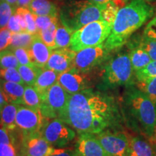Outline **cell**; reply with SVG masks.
<instances>
[{
    "label": "cell",
    "mask_w": 156,
    "mask_h": 156,
    "mask_svg": "<svg viewBox=\"0 0 156 156\" xmlns=\"http://www.w3.org/2000/svg\"><path fill=\"white\" fill-rule=\"evenodd\" d=\"M136 81H142L156 77V61H152L145 67L134 72Z\"/></svg>",
    "instance_id": "obj_32"
},
{
    "label": "cell",
    "mask_w": 156,
    "mask_h": 156,
    "mask_svg": "<svg viewBox=\"0 0 156 156\" xmlns=\"http://www.w3.org/2000/svg\"><path fill=\"white\" fill-rule=\"evenodd\" d=\"M77 156H108L96 136L93 134H80L76 144Z\"/></svg>",
    "instance_id": "obj_14"
},
{
    "label": "cell",
    "mask_w": 156,
    "mask_h": 156,
    "mask_svg": "<svg viewBox=\"0 0 156 156\" xmlns=\"http://www.w3.org/2000/svg\"><path fill=\"white\" fill-rule=\"evenodd\" d=\"M34 35L23 31L20 33H12L10 45L8 48H29L34 38Z\"/></svg>",
    "instance_id": "obj_23"
},
{
    "label": "cell",
    "mask_w": 156,
    "mask_h": 156,
    "mask_svg": "<svg viewBox=\"0 0 156 156\" xmlns=\"http://www.w3.org/2000/svg\"><path fill=\"white\" fill-rule=\"evenodd\" d=\"M76 51L69 48H56L52 51L45 69H51L58 74L63 73L73 67Z\"/></svg>",
    "instance_id": "obj_13"
},
{
    "label": "cell",
    "mask_w": 156,
    "mask_h": 156,
    "mask_svg": "<svg viewBox=\"0 0 156 156\" xmlns=\"http://www.w3.org/2000/svg\"><path fill=\"white\" fill-rule=\"evenodd\" d=\"M1 109H2V108H1V107H0V111H1Z\"/></svg>",
    "instance_id": "obj_48"
},
{
    "label": "cell",
    "mask_w": 156,
    "mask_h": 156,
    "mask_svg": "<svg viewBox=\"0 0 156 156\" xmlns=\"http://www.w3.org/2000/svg\"><path fill=\"white\" fill-rule=\"evenodd\" d=\"M146 2H148V3H150V2H154V1H156V0H145Z\"/></svg>",
    "instance_id": "obj_46"
},
{
    "label": "cell",
    "mask_w": 156,
    "mask_h": 156,
    "mask_svg": "<svg viewBox=\"0 0 156 156\" xmlns=\"http://www.w3.org/2000/svg\"><path fill=\"white\" fill-rule=\"evenodd\" d=\"M15 156H20V155H15Z\"/></svg>",
    "instance_id": "obj_47"
},
{
    "label": "cell",
    "mask_w": 156,
    "mask_h": 156,
    "mask_svg": "<svg viewBox=\"0 0 156 156\" xmlns=\"http://www.w3.org/2000/svg\"><path fill=\"white\" fill-rule=\"evenodd\" d=\"M136 86L156 103V77L142 81H136Z\"/></svg>",
    "instance_id": "obj_27"
},
{
    "label": "cell",
    "mask_w": 156,
    "mask_h": 156,
    "mask_svg": "<svg viewBox=\"0 0 156 156\" xmlns=\"http://www.w3.org/2000/svg\"><path fill=\"white\" fill-rule=\"evenodd\" d=\"M25 85L0 80V90L7 103L23 105Z\"/></svg>",
    "instance_id": "obj_17"
},
{
    "label": "cell",
    "mask_w": 156,
    "mask_h": 156,
    "mask_svg": "<svg viewBox=\"0 0 156 156\" xmlns=\"http://www.w3.org/2000/svg\"><path fill=\"white\" fill-rule=\"evenodd\" d=\"M73 34V33L67 27L62 24H58L55 36L56 48L69 47Z\"/></svg>",
    "instance_id": "obj_26"
},
{
    "label": "cell",
    "mask_w": 156,
    "mask_h": 156,
    "mask_svg": "<svg viewBox=\"0 0 156 156\" xmlns=\"http://www.w3.org/2000/svg\"><path fill=\"white\" fill-rule=\"evenodd\" d=\"M16 9L7 2L6 0L0 1V28L7 27L9 19Z\"/></svg>",
    "instance_id": "obj_31"
},
{
    "label": "cell",
    "mask_w": 156,
    "mask_h": 156,
    "mask_svg": "<svg viewBox=\"0 0 156 156\" xmlns=\"http://www.w3.org/2000/svg\"><path fill=\"white\" fill-rule=\"evenodd\" d=\"M11 143L14 145V137L10 134V131L0 121V145Z\"/></svg>",
    "instance_id": "obj_38"
},
{
    "label": "cell",
    "mask_w": 156,
    "mask_h": 156,
    "mask_svg": "<svg viewBox=\"0 0 156 156\" xmlns=\"http://www.w3.org/2000/svg\"><path fill=\"white\" fill-rule=\"evenodd\" d=\"M7 28L10 30L12 33H20L23 32V31H26V23H25V17L22 13L16 9L9 19V22L7 23Z\"/></svg>",
    "instance_id": "obj_28"
},
{
    "label": "cell",
    "mask_w": 156,
    "mask_h": 156,
    "mask_svg": "<svg viewBox=\"0 0 156 156\" xmlns=\"http://www.w3.org/2000/svg\"><path fill=\"white\" fill-rule=\"evenodd\" d=\"M41 135L50 145L62 147L75 139V132L63 121L56 119L44 126Z\"/></svg>",
    "instance_id": "obj_10"
},
{
    "label": "cell",
    "mask_w": 156,
    "mask_h": 156,
    "mask_svg": "<svg viewBox=\"0 0 156 156\" xmlns=\"http://www.w3.org/2000/svg\"><path fill=\"white\" fill-rule=\"evenodd\" d=\"M28 9L36 16L58 17L56 5L49 0H32Z\"/></svg>",
    "instance_id": "obj_20"
},
{
    "label": "cell",
    "mask_w": 156,
    "mask_h": 156,
    "mask_svg": "<svg viewBox=\"0 0 156 156\" xmlns=\"http://www.w3.org/2000/svg\"><path fill=\"white\" fill-rule=\"evenodd\" d=\"M43 68H40L37 66L29 67L27 65H20L17 67L20 75L22 77L25 85L34 86L36 78L41 72Z\"/></svg>",
    "instance_id": "obj_24"
},
{
    "label": "cell",
    "mask_w": 156,
    "mask_h": 156,
    "mask_svg": "<svg viewBox=\"0 0 156 156\" xmlns=\"http://www.w3.org/2000/svg\"><path fill=\"white\" fill-rule=\"evenodd\" d=\"M129 56L134 72L145 67L152 61L149 54L143 48L136 45L131 48Z\"/></svg>",
    "instance_id": "obj_22"
},
{
    "label": "cell",
    "mask_w": 156,
    "mask_h": 156,
    "mask_svg": "<svg viewBox=\"0 0 156 156\" xmlns=\"http://www.w3.org/2000/svg\"><path fill=\"white\" fill-rule=\"evenodd\" d=\"M136 46L143 48L149 54L153 61H156V41L143 35L139 40H137Z\"/></svg>",
    "instance_id": "obj_33"
},
{
    "label": "cell",
    "mask_w": 156,
    "mask_h": 156,
    "mask_svg": "<svg viewBox=\"0 0 156 156\" xmlns=\"http://www.w3.org/2000/svg\"><path fill=\"white\" fill-rule=\"evenodd\" d=\"M32 0H17V8L18 7H25L28 8Z\"/></svg>",
    "instance_id": "obj_42"
},
{
    "label": "cell",
    "mask_w": 156,
    "mask_h": 156,
    "mask_svg": "<svg viewBox=\"0 0 156 156\" xmlns=\"http://www.w3.org/2000/svg\"><path fill=\"white\" fill-rule=\"evenodd\" d=\"M28 51L34 65L40 68H44L50 57L52 49L43 41L39 34L36 33L28 48Z\"/></svg>",
    "instance_id": "obj_16"
},
{
    "label": "cell",
    "mask_w": 156,
    "mask_h": 156,
    "mask_svg": "<svg viewBox=\"0 0 156 156\" xmlns=\"http://www.w3.org/2000/svg\"><path fill=\"white\" fill-rule=\"evenodd\" d=\"M153 15L154 8L145 0H132L119 9L104 46L109 51L122 47Z\"/></svg>",
    "instance_id": "obj_2"
},
{
    "label": "cell",
    "mask_w": 156,
    "mask_h": 156,
    "mask_svg": "<svg viewBox=\"0 0 156 156\" xmlns=\"http://www.w3.org/2000/svg\"><path fill=\"white\" fill-rule=\"evenodd\" d=\"M126 156H156L149 142L140 136L129 138Z\"/></svg>",
    "instance_id": "obj_19"
},
{
    "label": "cell",
    "mask_w": 156,
    "mask_h": 156,
    "mask_svg": "<svg viewBox=\"0 0 156 156\" xmlns=\"http://www.w3.org/2000/svg\"><path fill=\"white\" fill-rule=\"evenodd\" d=\"M59 74L51 69L43 68L35 82L34 87L40 95L41 100L52 85L58 83Z\"/></svg>",
    "instance_id": "obj_18"
},
{
    "label": "cell",
    "mask_w": 156,
    "mask_h": 156,
    "mask_svg": "<svg viewBox=\"0 0 156 156\" xmlns=\"http://www.w3.org/2000/svg\"><path fill=\"white\" fill-rule=\"evenodd\" d=\"M16 154V148L13 144L0 145V156H15Z\"/></svg>",
    "instance_id": "obj_40"
},
{
    "label": "cell",
    "mask_w": 156,
    "mask_h": 156,
    "mask_svg": "<svg viewBox=\"0 0 156 156\" xmlns=\"http://www.w3.org/2000/svg\"><path fill=\"white\" fill-rule=\"evenodd\" d=\"M112 26L113 23L105 20L95 21L84 25L72 35L69 48L77 52L85 48L102 44L110 35Z\"/></svg>",
    "instance_id": "obj_5"
},
{
    "label": "cell",
    "mask_w": 156,
    "mask_h": 156,
    "mask_svg": "<svg viewBox=\"0 0 156 156\" xmlns=\"http://www.w3.org/2000/svg\"><path fill=\"white\" fill-rule=\"evenodd\" d=\"M9 4L12 6L15 9H17V0H6Z\"/></svg>",
    "instance_id": "obj_45"
},
{
    "label": "cell",
    "mask_w": 156,
    "mask_h": 156,
    "mask_svg": "<svg viewBox=\"0 0 156 156\" xmlns=\"http://www.w3.org/2000/svg\"><path fill=\"white\" fill-rule=\"evenodd\" d=\"M90 1L94 3L98 4V5H106V4H108L111 2H113L116 4L117 0H90Z\"/></svg>",
    "instance_id": "obj_43"
},
{
    "label": "cell",
    "mask_w": 156,
    "mask_h": 156,
    "mask_svg": "<svg viewBox=\"0 0 156 156\" xmlns=\"http://www.w3.org/2000/svg\"><path fill=\"white\" fill-rule=\"evenodd\" d=\"M54 148L46 141L41 133L23 136L22 152L24 156H50Z\"/></svg>",
    "instance_id": "obj_12"
},
{
    "label": "cell",
    "mask_w": 156,
    "mask_h": 156,
    "mask_svg": "<svg viewBox=\"0 0 156 156\" xmlns=\"http://www.w3.org/2000/svg\"><path fill=\"white\" fill-rule=\"evenodd\" d=\"M7 103V101H6L5 97H4L2 93L1 90H0V107H1V108H2L4 106H5Z\"/></svg>",
    "instance_id": "obj_44"
},
{
    "label": "cell",
    "mask_w": 156,
    "mask_h": 156,
    "mask_svg": "<svg viewBox=\"0 0 156 156\" xmlns=\"http://www.w3.org/2000/svg\"><path fill=\"white\" fill-rule=\"evenodd\" d=\"M95 136L108 156H126L129 138L124 133L103 131Z\"/></svg>",
    "instance_id": "obj_11"
},
{
    "label": "cell",
    "mask_w": 156,
    "mask_h": 156,
    "mask_svg": "<svg viewBox=\"0 0 156 156\" xmlns=\"http://www.w3.org/2000/svg\"><path fill=\"white\" fill-rule=\"evenodd\" d=\"M155 108H156V103H155Z\"/></svg>",
    "instance_id": "obj_49"
},
{
    "label": "cell",
    "mask_w": 156,
    "mask_h": 156,
    "mask_svg": "<svg viewBox=\"0 0 156 156\" xmlns=\"http://www.w3.org/2000/svg\"><path fill=\"white\" fill-rule=\"evenodd\" d=\"M119 117L112 97L87 88L69 94L67 110L61 120L79 133L96 134L114 125Z\"/></svg>",
    "instance_id": "obj_1"
},
{
    "label": "cell",
    "mask_w": 156,
    "mask_h": 156,
    "mask_svg": "<svg viewBox=\"0 0 156 156\" xmlns=\"http://www.w3.org/2000/svg\"><path fill=\"white\" fill-rule=\"evenodd\" d=\"M134 71L129 54H120L105 64L102 72V81L107 87L129 86L134 83Z\"/></svg>",
    "instance_id": "obj_6"
},
{
    "label": "cell",
    "mask_w": 156,
    "mask_h": 156,
    "mask_svg": "<svg viewBox=\"0 0 156 156\" xmlns=\"http://www.w3.org/2000/svg\"><path fill=\"white\" fill-rule=\"evenodd\" d=\"M0 1H2V0H0Z\"/></svg>",
    "instance_id": "obj_50"
},
{
    "label": "cell",
    "mask_w": 156,
    "mask_h": 156,
    "mask_svg": "<svg viewBox=\"0 0 156 156\" xmlns=\"http://www.w3.org/2000/svg\"><path fill=\"white\" fill-rule=\"evenodd\" d=\"M37 30L41 31L48 28L54 22L58 21V17L53 16H36L35 15Z\"/></svg>",
    "instance_id": "obj_36"
},
{
    "label": "cell",
    "mask_w": 156,
    "mask_h": 156,
    "mask_svg": "<svg viewBox=\"0 0 156 156\" xmlns=\"http://www.w3.org/2000/svg\"><path fill=\"white\" fill-rule=\"evenodd\" d=\"M47 119L43 116L39 108H33L19 105L15 123L23 136L41 133Z\"/></svg>",
    "instance_id": "obj_8"
},
{
    "label": "cell",
    "mask_w": 156,
    "mask_h": 156,
    "mask_svg": "<svg viewBox=\"0 0 156 156\" xmlns=\"http://www.w3.org/2000/svg\"><path fill=\"white\" fill-rule=\"evenodd\" d=\"M125 105L133 122L140 132L148 139L156 133L155 104L136 87L129 85L124 96Z\"/></svg>",
    "instance_id": "obj_3"
},
{
    "label": "cell",
    "mask_w": 156,
    "mask_h": 156,
    "mask_svg": "<svg viewBox=\"0 0 156 156\" xmlns=\"http://www.w3.org/2000/svg\"><path fill=\"white\" fill-rule=\"evenodd\" d=\"M107 5H98L90 0L70 2L58 12L60 20L62 25L74 33L88 23L104 20Z\"/></svg>",
    "instance_id": "obj_4"
},
{
    "label": "cell",
    "mask_w": 156,
    "mask_h": 156,
    "mask_svg": "<svg viewBox=\"0 0 156 156\" xmlns=\"http://www.w3.org/2000/svg\"><path fill=\"white\" fill-rule=\"evenodd\" d=\"M13 51L18 60L19 64L20 65H27L29 67H34V63L30 58V54H29L28 48H9Z\"/></svg>",
    "instance_id": "obj_35"
},
{
    "label": "cell",
    "mask_w": 156,
    "mask_h": 156,
    "mask_svg": "<svg viewBox=\"0 0 156 156\" xmlns=\"http://www.w3.org/2000/svg\"><path fill=\"white\" fill-rule=\"evenodd\" d=\"M143 35L156 41V16L148 23L144 30Z\"/></svg>",
    "instance_id": "obj_39"
},
{
    "label": "cell",
    "mask_w": 156,
    "mask_h": 156,
    "mask_svg": "<svg viewBox=\"0 0 156 156\" xmlns=\"http://www.w3.org/2000/svg\"><path fill=\"white\" fill-rule=\"evenodd\" d=\"M19 65L18 60L11 49L7 48L0 51V67L17 69Z\"/></svg>",
    "instance_id": "obj_30"
},
{
    "label": "cell",
    "mask_w": 156,
    "mask_h": 156,
    "mask_svg": "<svg viewBox=\"0 0 156 156\" xmlns=\"http://www.w3.org/2000/svg\"><path fill=\"white\" fill-rule=\"evenodd\" d=\"M109 52L104 46V43L96 46L84 48L76 52L73 67L81 73H88L104 62Z\"/></svg>",
    "instance_id": "obj_9"
},
{
    "label": "cell",
    "mask_w": 156,
    "mask_h": 156,
    "mask_svg": "<svg viewBox=\"0 0 156 156\" xmlns=\"http://www.w3.org/2000/svg\"><path fill=\"white\" fill-rule=\"evenodd\" d=\"M50 156H77L76 151H73L70 149H62V148H58L54 149L53 153Z\"/></svg>",
    "instance_id": "obj_41"
},
{
    "label": "cell",
    "mask_w": 156,
    "mask_h": 156,
    "mask_svg": "<svg viewBox=\"0 0 156 156\" xmlns=\"http://www.w3.org/2000/svg\"><path fill=\"white\" fill-rule=\"evenodd\" d=\"M20 12H21L25 17V23H26V31L30 34H35L38 33L36 24L35 15L33 14L28 8L25 7H18L16 9Z\"/></svg>",
    "instance_id": "obj_34"
},
{
    "label": "cell",
    "mask_w": 156,
    "mask_h": 156,
    "mask_svg": "<svg viewBox=\"0 0 156 156\" xmlns=\"http://www.w3.org/2000/svg\"><path fill=\"white\" fill-rule=\"evenodd\" d=\"M58 83L69 94H75L87 89L85 78L75 67H72L67 71L59 74Z\"/></svg>",
    "instance_id": "obj_15"
},
{
    "label": "cell",
    "mask_w": 156,
    "mask_h": 156,
    "mask_svg": "<svg viewBox=\"0 0 156 156\" xmlns=\"http://www.w3.org/2000/svg\"><path fill=\"white\" fill-rule=\"evenodd\" d=\"M69 94L58 83L48 89L41 100L40 110L46 119H61L67 110Z\"/></svg>",
    "instance_id": "obj_7"
},
{
    "label": "cell",
    "mask_w": 156,
    "mask_h": 156,
    "mask_svg": "<svg viewBox=\"0 0 156 156\" xmlns=\"http://www.w3.org/2000/svg\"><path fill=\"white\" fill-rule=\"evenodd\" d=\"M19 105L13 103H7L0 111L1 122L9 131H15L17 127L15 119H16Z\"/></svg>",
    "instance_id": "obj_21"
},
{
    "label": "cell",
    "mask_w": 156,
    "mask_h": 156,
    "mask_svg": "<svg viewBox=\"0 0 156 156\" xmlns=\"http://www.w3.org/2000/svg\"><path fill=\"white\" fill-rule=\"evenodd\" d=\"M58 22H54L51 25H50L48 28L38 31V34L41 36L42 41L49 47L51 49H56L55 36L57 30Z\"/></svg>",
    "instance_id": "obj_29"
},
{
    "label": "cell",
    "mask_w": 156,
    "mask_h": 156,
    "mask_svg": "<svg viewBox=\"0 0 156 156\" xmlns=\"http://www.w3.org/2000/svg\"><path fill=\"white\" fill-rule=\"evenodd\" d=\"M41 98L34 86L26 85L23 95V105L33 108L40 109Z\"/></svg>",
    "instance_id": "obj_25"
},
{
    "label": "cell",
    "mask_w": 156,
    "mask_h": 156,
    "mask_svg": "<svg viewBox=\"0 0 156 156\" xmlns=\"http://www.w3.org/2000/svg\"><path fill=\"white\" fill-rule=\"evenodd\" d=\"M12 33L5 28H0V51L7 48L10 45Z\"/></svg>",
    "instance_id": "obj_37"
}]
</instances>
